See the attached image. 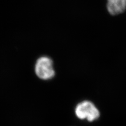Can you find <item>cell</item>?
Wrapping results in <instances>:
<instances>
[{
  "instance_id": "1",
  "label": "cell",
  "mask_w": 126,
  "mask_h": 126,
  "mask_svg": "<svg viewBox=\"0 0 126 126\" xmlns=\"http://www.w3.org/2000/svg\"><path fill=\"white\" fill-rule=\"evenodd\" d=\"M75 113L80 119H86L90 122L97 120L100 116L99 110L90 101H83L78 104L75 108Z\"/></svg>"
},
{
  "instance_id": "2",
  "label": "cell",
  "mask_w": 126,
  "mask_h": 126,
  "mask_svg": "<svg viewBox=\"0 0 126 126\" xmlns=\"http://www.w3.org/2000/svg\"><path fill=\"white\" fill-rule=\"evenodd\" d=\"M35 70L36 75L43 80L50 79L55 75L53 61L46 56L38 59L35 64Z\"/></svg>"
},
{
  "instance_id": "3",
  "label": "cell",
  "mask_w": 126,
  "mask_h": 126,
  "mask_svg": "<svg viewBox=\"0 0 126 126\" xmlns=\"http://www.w3.org/2000/svg\"><path fill=\"white\" fill-rule=\"evenodd\" d=\"M107 8L112 15L123 13L126 9V0H107Z\"/></svg>"
}]
</instances>
